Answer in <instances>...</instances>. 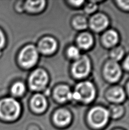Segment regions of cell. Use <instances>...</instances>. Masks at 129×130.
Here are the masks:
<instances>
[{
    "label": "cell",
    "mask_w": 129,
    "mask_h": 130,
    "mask_svg": "<svg viewBox=\"0 0 129 130\" xmlns=\"http://www.w3.org/2000/svg\"><path fill=\"white\" fill-rule=\"evenodd\" d=\"M21 112L19 102L12 98H5L0 101V118L11 121L17 119Z\"/></svg>",
    "instance_id": "obj_1"
},
{
    "label": "cell",
    "mask_w": 129,
    "mask_h": 130,
    "mask_svg": "<svg viewBox=\"0 0 129 130\" xmlns=\"http://www.w3.org/2000/svg\"><path fill=\"white\" fill-rule=\"evenodd\" d=\"M96 90L94 85L90 82L79 83L72 94V99L88 103L94 99Z\"/></svg>",
    "instance_id": "obj_2"
},
{
    "label": "cell",
    "mask_w": 129,
    "mask_h": 130,
    "mask_svg": "<svg viewBox=\"0 0 129 130\" xmlns=\"http://www.w3.org/2000/svg\"><path fill=\"white\" fill-rule=\"evenodd\" d=\"M109 113L106 109L102 107H96L89 111L88 120L92 126L95 128H101L107 123Z\"/></svg>",
    "instance_id": "obj_3"
},
{
    "label": "cell",
    "mask_w": 129,
    "mask_h": 130,
    "mask_svg": "<svg viewBox=\"0 0 129 130\" xmlns=\"http://www.w3.org/2000/svg\"><path fill=\"white\" fill-rule=\"evenodd\" d=\"M38 52L33 45H28L25 47L19 55V61L25 68H30L34 66L38 59Z\"/></svg>",
    "instance_id": "obj_4"
},
{
    "label": "cell",
    "mask_w": 129,
    "mask_h": 130,
    "mask_svg": "<svg viewBox=\"0 0 129 130\" xmlns=\"http://www.w3.org/2000/svg\"><path fill=\"white\" fill-rule=\"evenodd\" d=\"M48 76L43 69H37L34 71L29 78V86L31 89L35 91L43 89L47 85Z\"/></svg>",
    "instance_id": "obj_5"
},
{
    "label": "cell",
    "mask_w": 129,
    "mask_h": 130,
    "mask_svg": "<svg viewBox=\"0 0 129 130\" xmlns=\"http://www.w3.org/2000/svg\"><path fill=\"white\" fill-rule=\"evenodd\" d=\"M91 71V63L86 56L80 57L73 63L72 67L73 75L77 78H82L88 75Z\"/></svg>",
    "instance_id": "obj_6"
},
{
    "label": "cell",
    "mask_w": 129,
    "mask_h": 130,
    "mask_svg": "<svg viewBox=\"0 0 129 130\" xmlns=\"http://www.w3.org/2000/svg\"><path fill=\"white\" fill-rule=\"evenodd\" d=\"M104 74L106 78L109 82H117L122 75L121 67L116 61L108 62L105 66Z\"/></svg>",
    "instance_id": "obj_7"
},
{
    "label": "cell",
    "mask_w": 129,
    "mask_h": 130,
    "mask_svg": "<svg viewBox=\"0 0 129 130\" xmlns=\"http://www.w3.org/2000/svg\"><path fill=\"white\" fill-rule=\"evenodd\" d=\"M109 25V20L103 14H97L93 15L90 20V26L95 31H102Z\"/></svg>",
    "instance_id": "obj_8"
},
{
    "label": "cell",
    "mask_w": 129,
    "mask_h": 130,
    "mask_svg": "<svg viewBox=\"0 0 129 130\" xmlns=\"http://www.w3.org/2000/svg\"><path fill=\"white\" fill-rule=\"evenodd\" d=\"M57 42L52 37H47L43 38L38 45V48L41 53L46 55L51 54L57 48Z\"/></svg>",
    "instance_id": "obj_9"
},
{
    "label": "cell",
    "mask_w": 129,
    "mask_h": 130,
    "mask_svg": "<svg viewBox=\"0 0 129 130\" xmlns=\"http://www.w3.org/2000/svg\"><path fill=\"white\" fill-rule=\"evenodd\" d=\"M125 92L121 87H113L107 93L108 99L114 103H121L125 100Z\"/></svg>",
    "instance_id": "obj_10"
},
{
    "label": "cell",
    "mask_w": 129,
    "mask_h": 130,
    "mask_svg": "<svg viewBox=\"0 0 129 130\" xmlns=\"http://www.w3.org/2000/svg\"><path fill=\"white\" fill-rule=\"evenodd\" d=\"M54 120L55 123L59 126H66L71 122V115L66 109H60L55 113Z\"/></svg>",
    "instance_id": "obj_11"
},
{
    "label": "cell",
    "mask_w": 129,
    "mask_h": 130,
    "mask_svg": "<svg viewBox=\"0 0 129 130\" xmlns=\"http://www.w3.org/2000/svg\"><path fill=\"white\" fill-rule=\"evenodd\" d=\"M47 106V101L45 97L41 94H36L32 98L31 106L36 112H42L45 111Z\"/></svg>",
    "instance_id": "obj_12"
},
{
    "label": "cell",
    "mask_w": 129,
    "mask_h": 130,
    "mask_svg": "<svg viewBox=\"0 0 129 130\" xmlns=\"http://www.w3.org/2000/svg\"><path fill=\"white\" fill-rule=\"evenodd\" d=\"M72 92L67 86H60L54 91L55 98L60 102H65L72 99Z\"/></svg>",
    "instance_id": "obj_13"
},
{
    "label": "cell",
    "mask_w": 129,
    "mask_h": 130,
    "mask_svg": "<svg viewBox=\"0 0 129 130\" xmlns=\"http://www.w3.org/2000/svg\"><path fill=\"white\" fill-rule=\"evenodd\" d=\"M77 43L82 49H88L93 43V37L89 33H82L77 39Z\"/></svg>",
    "instance_id": "obj_14"
},
{
    "label": "cell",
    "mask_w": 129,
    "mask_h": 130,
    "mask_svg": "<svg viewBox=\"0 0 129 130\" xmlns=\"http://www.w3.org/2000/svg\"><path fill=\"white\" fill-rule=\"evenodd\" d=\"M118 41V35L116 31L112 30L105 32L103 36V42L108 47H112L116 45Z\"/></svg>",
    "instance_id": "obj_15"
},
{
    "label": "cell",
    "mask_w": 129,
    "mask_h": 130,
    "mask_svg": "<svg viewBox=\"0 0 129 130\" xmlns=\"http://www.w3.org/2000/svg\"><path fill=\"white\" fill-rule=\"evenodd\" d=\"M26 8L27 10L31 12H37L42 10L45 6V1H28L26 3Z\"/></svg>",
    "instance_id": "obj_16"
},
{
    "label": "cell",
    "mask_w": 129,
    "mask_h": 130,
    "mask_svg": "<svg viewBox=\"0 0 129 130\" xmlns=\"http://www.w3.org/2000/svg\"><path fill=\"white\" fill-rule=\"evenodd\" d=\"M26 91V87L24 83L18 82L15 83L11 88V92L15 96H21Z\"/></svg>",
    "instance_id": "obj_17"
},
{
    "label": "cell",
    "mask_w": 129,
    "mask_h": 130,
    "mask_svg": "<svg viewBox=\"0 0 129 130\" xmlns=\"http://www.w3.org/2000/svg\"><path fill=\"white\" fill-rule=\"evenodd\" d=\"M73 25L77 30H83L86 29L88 26L87 20L84 17L78 16L73 20Z\"/></svg>",
    "instance_id": "obj_18"
},
{
    "label": "cell",
    "mask_w": 129,
    "mask_h": 130,
    "mask_svg": "<svg viewBox=\"0 0 129 130\" xmlns=\"http://www.w3.org/2000/svg\"><path fill=\"white\" fill-rule=\"evenodd\" d=\"M124 108L122 106L119 105H113L110 107L109 111V115L114 118H118L123 115Z\"/></svg>",
    "instance_id": "obj_19"
},
{
    "label": "cell",
    "mask_w": 129,
    "mask_h": 130,
    "mask_svg": "<svg viewBox=\"0 0 129 130\" xmlns=\"http://www.w3.org/2000/svg\"><path fill=\"white\" fill-rule=\"evenodd\" d=\"M123 55L124 50L121 47L114 48L110 53V57L113 59V61L116 62L122 58Z\"/></svg>",
    "instance_id": "obj_20"
},
{
    "label": "cell",
    "mask_w": 129,
    "mask_h": 130,
    "mask_svg": "<svg viewBox=\"0 0 129 130\" xmlns=\"http://www.w3.org/2000/svg\"><path fill=\"white\" fill-rule=\"evenodd\" d=\"M68 56L72 59H78L80 57V53L79 48L75 46H71L67 50Z\"/></svg>",
    "instance_id": "obj_21"
},
{
    "label": "cell",
    "mask_w": 129,
    "mask_h": 130,
    "mask_svg": "<svg viewBox=\"0 0 129 130\" xmlns=\"http://www.w3.org/2000/svg\"><path fill=\"white\" fill-rule=\"evenodd\" d=\"M97 9V5L95 4H88L85 8V10L87 13H93V11H95Z\"/></svg>",
    "instance_id": "obj_22"
},
{
    "label": "cell",
    "mask_w": 129,
    "mask_h": 130,
    "mask_svg": "<svg viewBox=\"0 0 129 130\" xmlns=\"http://www.w3.org/2000/svg\"><path fill=\"white\" fill-rule=\"evenodd\" d=\"M117 2L122 9L129 11V1H118Z\"/></svg>",
    "instance_id": "obj_23"
},
{
    "label": "cell",
    "mask_w": 129,
    "mask_h": 130,
    "mask_svg": "<svg viewBox=\"0 0 129 130\" xmlns=\"http://www.w3.org/2000/svg\"><path fill=\"white\" fill-rule=\"evenodd\" d=\"M5 37L4 32L0 29V51L2 48H4L5 44Z\"/></svg>",
    "instance_id": "obj_24"
},
{
    "label": "cell",
    "mask_w": 129,
    "mask_h": 130,
    "mask_svg": "<svg viewBox=\"0 0 129 130\" xmlns=\"http://www.w3.org/2000/svg\"><path fill=\"white\" fill-rule=\"evenodd\" d=\"M123 66L125 67V69L129 71V55L126 57V59L125 60V61H124Z\"/></svg>",
    "instance_id": "obj_25"
},
{
    "label": "cell",
    "mask_w": 129,
    "mask_h": 130,
    "mask_svg": "<svg viewBox=\"0 0 129 130\" xmlns=\"http://www.w3.org/2000/svg\"><path fill=\"white\" fill-rule=\"evenodd\" d=\"M71 3L73 5L76 6H79L81 5L83 3L84 1H71Z\"/></svg>",
    "instance_id": "obj_26"
},
{
    "label": "cell",
    "mask_w": 129,
    "mask_h": 130,
    "mask_svg": "<svg viewBox=\"0 0 129 130\" xmlns=\"http://www.w3.org/2000/svg\"><path fill=\"white\" fill-rule=\"evenodd\" d=\"M127 93H128V96H129V82H128L127 85Z\"/></svg>",
    "instance_id": "obj_27"
}]
</instances>
